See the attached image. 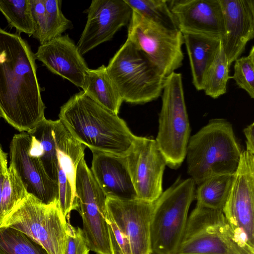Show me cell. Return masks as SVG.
<instances>
[{"label":"cell","instance_id":"cell-9","mask_svg":"<svg viewBox=\"0 0 254 254\" xmlns=\"http://www.w3.org/2000/svg\"><path fill=\"white\" fill-rule=\"evenodd\" d=\"M75 192L77 209L82 218L83 232L90 251L112 254L106 206L107 196L87 166L84 157L76 169Z\"/></svg>","mask_w":254,"mask_h":254},{"label":"cell","instance_id":"cell-6","mask_svg":"<svg viewBox=\"0 0 254 254\" xmlns=\"http://www.w3.org/2000/svg\"><path fill=\"white\" fill-rule=\"evenodd\" d=\"M195 184L178 177L155 201L150 228L151 252L175 254L186 227L188 213L195 199Z\"/></svg>","mask_w":254,"mask_h":254},{"label":"cell","instance_id":"cell-10","mask_svg":"<svg viewBox=\"0 0 254 254\" xmlns=\"http://www.w3.org/2000/svg\"><path fill=\"white\" fill-rule=\"evenodd\" d=\"M127 38L165 77L183 65L184 42L179 29L167 28L132 10Z\"/></svg>","mask_w":254,"mask_h":254},{"label":"cell","instance_id":"cell-20","mask_svg":"<svg viewBox=\"0 0 254 254\" xmlns=\"http://www.w3.org/2000/svg\"><path fill=\"white\" fill-rule=\"evenodd\" d=\"M182 34L189 56L192 84L197 90H202L207 70L217 53L221 39L198 33Z\"/></svg>","mask_w":254,"mask_h":254},{"label":"cell","instance_id":"cell-25","mask_svg":"<svg viewBox=\"0 0 254 254\" xmlns=\"http://www.w3.org/2000/svg\"><path fill=\"white\" fill-rule=\"evenodd\" d=\"M0 254H50L40 244L23 232L0 226Z\"/></svg>","mask_w":254,"mask_h":254},{"label":"cell","instance_id":"cell-2","mask_svg":"<svg viewBox=\"0 0 254 254\" xmlns=\"http://www.w3.org/2000/svg\"><path fill=\"white\" fill-rule=\"evenodd\" d=\"M59 120L71 135L91 151L125 156L137 136L126 122L81 91L61 107Z\"/></svg>","mask_w":254,"mask_h":254},{"label":"cell","instance_id":"cell-22","mask_svg":"<svg viewBox=\"0 0 254 254\" xmlns=\"http://www.w3.org/2000/svg\"><path fill=\"white\" fill-rule=\"evenodd\" d=\"M82 91L94 101L118 114L123 100L104 65L89 69L85 76Z\"/></svg>","mask_w":254,"mask_h":254},{"label":"cell","instance_id":"cell-11","mask_svg":"<svg viewBox=\"0 0 254 254\" xmlns=\"http://www.w3.org/2000/svg\"><path fill=\"white\" fill-rule=\"evenodd\" d=\"M222 212L237 235L254 247V154L242 152Z\"/></svg>","mask_w":254,"mask_h":254},{"label":"cell","instance_id":"cell-35","mask_svg":"<svg viewBox=\"0 0 254 254\" xmlns=\"http://www.w3.org/2000/svg\"><path fill=\"white\" fill-rule=\"evenodd\" d=\"M7 170V154L2 150L0 145V174L5 175Z\"/></svg>","mask_w":254,"mask_h":254},{"label":"cell","instance_id":"cell-23","mask_svg":"<svg viewBox=\"0 0 254 254\" xmlns=\"http://www.w3.org/2000/svg\"><path fill=\"white\" fill-rule=\"evenodd\" d=\"M54 134L58 158V170L66 176L75 189L77 167L84 157L85 146L71 135L59 119L54 121Z\"/></svg>","mask_w":254,"mask_h":254},{"label":"cell","instance_id":"cell-8","mask_svg":"<svg viewBox=\"0 0 254 254\" xmlns=\"http://www.w3.org/2000/svg\"><path fill=\"white\" fill-rule=\"evenodd\" d=\"M1 226L23 232L50 254L64 253L68 222L59 202L46 204L28 193L6 216Z\"/></svg>","mask_w":254,"mask_h":254},{"label":"cell","instance_id":"cell-30","mask_svg":"<svg viewBox=\"0 0 254 254\" xmlns=\"http://www.w3.org/2000/svg\"><path fill=\"white\" fill-rule=\"evenodd\" d=\"M45 13L44 17V44L57 37L72 26L71 21L63 14L61 0H44ZM42 44V45H43Z\"/></svg>","mask_w":254,"mask_h":254},{"label":"cell","instance_id":"cell-16","mask_svg":"<svg viewBox=\"0 0 254 254\" xmlns=\"http://www.w3.org/2000/svg\"><path fill=\"white\" fill-rule=\"evenodd\" d=\"M167 3L182 33H198L221 39L224 28L220 0H171Z\"/></svg>","mask_w":254,"mask_h":254},{"label":"cell","instance_id":"cell-13","mask_svg":"<svg viewBox=\"0 0 254 254\" xmlns=\"http://www.w3.org/2000/svg\"><path fill=\"white\" fill-rule=\"evenodd\" d=\"M154 201L139 198L123 200L107 197L108 216L128 239L132 254L151 252L150 228Z\"/></svg>","mask_w":254,"mask_h":254},{"label":"cell","instance_id":"cell-36","mask_svg":"<svg viewBox=\"0 0 254 254\" xmlns=\"http://www.w3.org/2000/svg\"><path fill=\"white\" fill-rule=\"evenodd\" d=\"M109 232L111 239V243L112 247V254H123L120 249L117 241H116L114 236L112 230L109 225Z\"/></svg>","mask_w":254,"mask_h":254},{"label":"cell","instance_id":"cell-1","mask_svg":"<svg viewBox=\"0 0 254 254\" xmlns=\"http://www.w3.org/2000/svg\"><path fill=\"white\" fill-rule=\"evenodd\" d=\"M36 60L19 34L0 27V116L20 132L45 118Z\"/></svg>","mask_w":254,"mask_h":254},{"label":"cell","instance_id":"cell-12","mask_svg":"<svg viewBox=\"0 0 254 254\" xmlns=\"http://www.w3.org/2000/svg\"><path fill=\"white\" fill-rule=\"evenodd\" d=\"M126 157L137 198L155 201L163 192V176L167 165L156 140L137 136Z\"/></svg>","mask_w":254,"mask_h":254},{"label":"cell","instance_id":"cell-7","mask_svg":"<svg viewBox=\"0 0 254 254\" xmlns=\"http://www.w3.org/2000/svg\"><path fill=\"white\" fill-rule=\"evenodd\" d=\"M161 96L155 140L167 165L177 169L185 159L190 132L181 73L174 72L166 78Z\"/></svg>","mask_w":254,"mask_h":254},{"label":"cell","instance_id":"cell-18","mask_svg":"<svg viewBox=\"0 0 254 254\" xmlns=\"http://www.w3.org/2000/svg\"><path fill=\"white\" fill-rule=\"evenodd\" d=\"M52 73L83 88L88 66L74 42L68 34L62 35L38 47L35 53Z\"/></svg>","mask_w":254,"mask_h":254},{"label":"cell","instance_id":"cell-32","mask_svg":"<svg viewBox=\"0 0 254 254\" xmlns=\"http://www.w3.org/2000/svg\"><path fill=\"white\" fill-rule=\"evenodd\" d=\"M90 251L82 229L79 227H73L68 223L64 254H89Z\"/></svg>","mask_w":254,"mask_h":254},{"label":"cell","instance_id":"cell-14","mask_svg":"<svg viewBox=\"0 0 254 254\" xmlns=\"http://www.w3.org/2000/svg\"><path fill=\"white\" fill-rule=\"evenodd\" d=\"M31 140L26 132L13 136L9 146V165L15 169L28 193L46 204L59 202L58 182L48 176L37 156L29 154Z\"/></svg>","mask_w":254,"mask_h":254},{"label":"cell","instance_id":"cell-28","mask_svg":"<svg viewBox=\"0 0 254 254\" xmlns=\"http://www.w3.org/2000/svg\"><path fill=\"white\" fill-rule=\"evenodd\" d=\"M135 11L144 17L172 29H178L167 0H124Z\"/></svg>","mask_w":254,"mask_h":254},{"label":"cell","instance_id":"cell-29","mask_svg":"<svg viewBox=\"0 0 254 254\" xmlns=\"http://www.w3.org/2000/svg\"><path fill=\"white\" fill-rule=\"evenodd\" d=\"M28 194L19 175L13 167L9 165L4 175L2 187L1 216L3 221Z\"/></svg>","mask_w":254,"mask_h":254},{"label":"cell","instance_id":"cell-31","mask_svg":"<svg viewBox=\"0 0 254 254\" xmlns=\"http://www.w3.org/2000/svg\"><path fill=\"white\" fill-rule=\"evenodd\" d=\"M234 79L237 86L254 98V47L247 56L238 58L234 62Z\"/></svg>","mask_w":254,"mask_h":254},{"label":"cell","instance_id":"cell-17","mask_svg":"<svg viewBox=\"0 0 254 254\" xmlns=\"http://www.w3.org/2000/svg\"><path fill=\"white\" fill-rule=\"evenodd\" d=\"M224 20L221 41L229 66L254 37V0H220Z\"/></svg>","mask_w":254,"mask_h":254},{"label":"cell","instance_id":"cell-15","mask_svg":"<svg viewBox=\"0 0 254 254\" xmlns=\"http://www.w3.org/2000/svg\"><path fill=\"white\" fill-rule=\"evenodd\" d=\"M87 13V22L77 45L82 56L112 39L129 24L132 9L124 0H93Z\"/></svg>","mask_w":254,"mask_h":254},{"label":"cell","instance_id":"cell-24","mask_svg":"<svg viewBox=\"0 0 254 254\" xmlns=\"http://www.w3.org/2000/svg\"><path fill=\"white\" fill-rule=\"evenodd\" d=\"M233 175L213 176L198 185L195 190L196 205L222 210L231 189Z\"/></svg>","mask_w":254,"mask_h":254},{"label":"cell","instance_id":"cell-4","mask_svg":"<svg viewBox=\"0 0 254 254\" xmlns=\"http://www.w3.org/2000/svg\"><path fill=\"white\" fill-rule=\"evenodd\" d=\"M106 68L123 101L143 104L161 95L166 77L128 38Z\"/></svg>","mask_w":254,"mask_h":254},{"label":"cell","instance_id":"cell-21","mask_svg":"<svg viewBox=\"0 0 254 254\" xmlns=\"http://www.w3.org/2000/svg\"><path fill=\"white\" fill-rule=\"evenodd\" d=\"M53 128L54 121L45 118L27 132L31 139L29 153L37 156L48 176L58 182V158Z\"/></svg>","mask_w":254,"mask_h":254},{"label":"cell","instance_id":"cell-19","mask_svg":"<svg viewBox=\"0 0 254 254\" xmlns=\"http://www.w3.org/2000/svg\"><path fill=\"white\" fill-rule=\"evenodd\" d=\"M92 152L90 170L107 197L123 200L136 198L126 156Z\"/></svg>","mask_w":254,"mask_h":254},{"label":"cell","instance_id":"cell-37","mask_svg":"<svg viewBox=\"0 0 254 254\" xmlns=\"http://www.w3.org/2000/svg\"><path fill=\"white\" fill-rule=\"evenodd\" d=\"M4 175H5L0 174V226L2 225L3 222V220L1 216V191Z\"/></svg>","mask_w":254,"mask_h":254},{"label":"cell","instance_id":"cell-34","mask_svg":"<svg viewBox=\"0 0 254 254\" xmlns=\"http://www.w3.org/2000/svg\"><path fill=\"white\" fill-rule=\"evenodd\" d=\"M254 126L253 123L245 127L243 132L246 138V150L254 154Z\"/></svg>","mask_w":254,"mask_h":254},{"label":"cell","instance_id":"cell-33","mask_svg":"<svg viewBox=\"0 0 254 254\" xmlns=\"http://www.w3.org/2000/svg\"><path fill=\"white\" fill-rule=\"evenodd\" d=\"M108 222L114 236L123 254H132L131 246L128 238L119 229L115 222L108 215Z\"/></svg>","mask_w":254,"mask_h":254},{"label":"cell","instance_id":"cell-38","mask_svg":"<svg viewBox=\"0 0 254 254\" xmlns=\"http://www.w3.org/2000/svg\"><path fill=\"white\" fill-rule=\"evenodd\" d=\"M149 254H154L151 252Z\"/></svg>","mask_w":254,"mask_h":254},{"label":"cell","instance_id":"cell-26","mask_svg":"<svg viewBox=\"0 0 254 254\" xmlns=\"http://www.w3.org/2000/svg\"><path fill=\"white\" fill-rule=\"evenodd\" d=\"M229 67L221 41L206 74L202 90L206 95L216 99L226 93L228 81L232 78L229 75Z\"/></svg>","mask_w":254,"mask_h":254},{"label":"cell","instance_id":"cell-27","mask_svg":"<svg viewBox=\"0 0 254 254\" xmlns=\"http://www.w3.org/2000/svg\"><path fill=\"white\" fill-rule=\"evenodd\" d=\"M0 12L17 32L32 36L35 28L30 0H0Z\"/></svg>","mask_w":254,"mask_h":254},{"label":"cell","instance_id":"cell-39","mask_svg":"<svg viewBox=\"0 0 254 254\" xmlns=\"http://www.w3.org/2000/svg\"></svg>","mask_w":254,"mask_h":254},{"label":"cell","instance_id":"cell-3","mask_svg":"<svg viewBox=\"0 0 254 254\" xmlns=\"http://www.w3.org/2000/svg\"><path fill=\"white\" fill-rule=\"evenodd\" d=\"M242 152L231 124L212 119L190 137L185 156L188 174L198 185L213 176L233 175Z\"/></svg>","mask_w":254,"mask_h":254},{"label":"cell","instance_id":"cell-5","mask_svg":"<svg viewBox=\"0 0 254 254\" xmlns=\"http://www.w3.org/2000/svg\"><path fill=\"white\" fill-rule=\"evenodd\" d=\"M175 254H254V247L237 235L222 210L196 205Z\"/></svg>","mask_w":254,"mask_h":254}]
</instances>
